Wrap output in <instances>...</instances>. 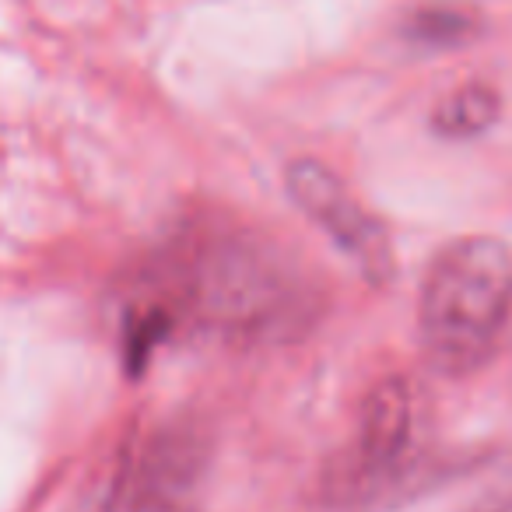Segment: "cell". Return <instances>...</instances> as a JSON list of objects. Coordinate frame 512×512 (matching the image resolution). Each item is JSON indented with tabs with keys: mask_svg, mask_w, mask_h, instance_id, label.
I'll list each match as a JSON object with an SVG mask.
<instances>
[{
	"mask_svg": "<svg viewBox=\"0 0 512 512\" xmlns=\"http://www.w3.org/2000/svg\"><path fill=\"white\" fill-rule=\"evenodd\" d=\"M288 197L302 214L358 264L369 281H386L393 274V249L386 228L358 204L355 193L344 186L330 165L316 158H295L285 169Z\"/></svg>",
	"mask_w": 512,
	"mask_h": 512,
	"instance_id": "3957f363",
	"label": "cell"
},
{
	"mask_svg": "<svg viewBox=\"0 0 512 512\" xmlns=\"http://www.w3.org/2000/svg\"><path fill=\"white\" fill-rule=\"evenodd\" d=\"M467 512H512V481L491 488L488 495H481Z\"/></svg>",
	"mask_w": 512,
	"mask_h": 512,
	"instance_id": "8992f818",
	"label": "cell"
},
{
	"mask_svg": "<svg viewBox=\"0 0 512 512\" xmlns=\"http://www.w3.org/2000/svg\"><path fill=\"white\" fill-rule=\"evenodd\" d=\"M512 320V249L463 235L432 256L418 295V341L446 376H467L495 355Z\"/></svg>",
	"mask_w": 512,
	"mask_h": 512,
	"instance_id": "6da1fadb",
	"label": "cell"
},
{
	"mask_svg": "<svg viewBox=\"0 0 512 512\" xmlns=\"http://www.w3.org/2000/svg\"><path fill=\"white\" fill-rule=\"evenodd\" d=\"M477 32H481V22L467 8H453V4L421 8L404 22V36L421 50H453V46L470 43Z\"/></svg>",
	"mask_w": 512,
	"mask_h": 512,
	"instance_id": "5b68a950",
	"label": "cell"
},
{
	"mask_svg": "<svg viewBox=\"0 0 512 512\" xmlns=\"http://www.w3.org/2000/svg\"><path fill=\"white\" fill-rule=\"evenodd\" d=\"M502 116V95L488 81H467L453 88L446 99L435 106L432 130L446 141H474L488 134Z\"/></svg>",
	"mask_w": 512,
	"mask_h": 512,
	"instance_id": "277c9868",
	"label": "cell"
},
{
	"mask_svg": "<svg viewBox=\"0 0 512 512\" xmlns=\"http://www.w3.org/2000/svg\"><path fill=\"white\" fill-rule=\"evenodd\" d=\"M418 470L414 449V397L411 386L390 379L376 386L362 411L358 439L334 474V491L348 505H372L386 491H400Z\"/></svg>",
	"mask_w": 512,
	"mask_h": 512,
	"instance_id": "7a4b0ae2",
	"label": "cell"
}]
</instances>
